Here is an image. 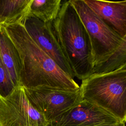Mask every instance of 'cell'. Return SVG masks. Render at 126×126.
I'll return each instance as SVG.
<instances>
[{
	"instance_id": "7c38bea8",
	"label": "cell",
	"mask_w": 126,
	"mask_h": 126,
	"mask_svg": "<svg viewBox=\"0 0 126 126\" xmlns=\"http://www.w3.org/2000/svg\"><path fill=\"white\" fill-rule=\"evenodd\" d=\"M61 0H32L30 14L44 23L53 22L58 17Z\"/></svg>"
},
{
	"instance_id": "5bb4252c",
	"label": "cell",
	"mask_w": 126,
	"mask_h": 126,
	"mask_svg": "<svg viewBox=\"0 0 126 126\" xmlns=\"http://www.w3.org/2000/svg\"><path fill=\"white\" fill-rule=\"evenodd\" d=\"M15 87L0 57V96L2 98L7 97L13 92Z\"/></svg>"
},
{
	"instance_id": "5b68a950",
	"label": "cell",
	"mask_w": 126,
	"mask_h": 126,
	"mask_svg": "<svg viewBox=\"0 0 126 126\" xmlns=\"http://www.w3.org/2000/svg\"><path fill=\"white\" fill-rule=\"evenodd\" d=\"M23 88L29 102L47 123L54 121L83 100L80 88L77 90L48 86Z\"/></svg>"
},
{
	"instance_id": "8fae6325",
	"label": "cell",
	"mask_w": 126,
	"mask_h": 126,
	"mask_svg": "<svg viewBox=\"0 0 126 126\" xmlns=\"http://www.w3.org/2000/svg\"><path fill=\"white\" fill-rule=\"evenodd\" d=\"M32 0H0V26L22 24Z\"/></svg>"
},
{
	"instance_id": "9c48e42d",
	"label": "cell",
	"mask_w": 126,
	"mask_h": 126,
	"mask_svg": "<svg viewBox=\"0 0 126 126\" xmlns=\"http://www.w3.org/2000/svg\"><path fill=\"white\" fill-rule=\"evenodd\" d=\"M83 1L116 32L122 37L126 36V0Z\"/></svg>"
},
{
	"instance_id": "7a4b0ae2",
	"label": "cell",
	"mask_w": 126,
	"mask_h": 126,
	"mask_svg": "<svg viewBox=\"0 0 126 126\" xmlns=\"http://www.w3.org/2000/svg\"><path fill=\"white\" fill-rule=\"evenodd\" d=\"M55 35L73 76L83 80L94 67L92 50L88 32L69 0H65L58 17L52 22Z\"/></svg>"
},
{
	"instance_id": "9a60e30c",
	"label": "cell",
	"mask_w": 126,
	"mask_h": 126,
	"mask_svg": "<svg viewBox=\"0 0 126 126\" xmlns=\"http://www.w3.org/2000/svg\"><path fill=\"white\" fill-rule=\"evenodd\" d=\"M95 126H126V125H125V122L121 121V122H118L114 123L101 124V125H96Z\"/></svg>"
},
{
	"instance_id": "6da1fadb",
	"label": "cell",
	"mask_w": 126,
	"mask_h": 126,
	"mask_svg": "<svg viewBox=\"0 0 126 126\" xmlns=\"http://www.w3.org/2000/svg\"><path fill=\"white\" fill-rule=\"evenodd\" d=\"M19 53L21 70L20 86H39L77 90L80 86L32 39L20 24L3 26Z\"/></svg>"
},
{
	"instance_id": "ba28073f",
	"label": "cell",
	"mask_w": 126,
	"mask_h": 126,
	"mask_svg": "<svg viewBox=\"0 0 126 126\" xmlns=\"http://www.w3.org/2000/svg\"><path fill=\"white\" fill-rule=\"evenodd\" d=\"M118 122L121 121L109 113L83 99L54 121L47 123L46 126H95Z\"/></svg>"
},
{
	"instance_id": "52a82bcc",
	"label": "cell",
	"mask_w": 126,
	"mask_h": 126,
	"mask_svg": "<svg viewBox=\"0 0 126 126\" xmlns=\"http://www.w3.org/2000/svg\"><path fill=\"white\" fill-rule=\"evenodd\" d=\"M33 41L71 78L74 79L69 66L55 35L52 22L44 23L28 15L22 24Z\"/></svg>"
},
{
	"instance_id": "277c9868",
	"label": "cell",
	"mask_w": 126,
	"mask_h": 126,
	"mask_svg": "<svg viewBox=\"0 0 126 126\" xmlns=\"http://www.w3.org/2000/svg\"><path fill=\"white\" fill-rule=\"evenodd\" d=\"M82 22L91 41L94 66L109 57L119 47L121 37L94 13L83 0H70Z\"/></svg>"
},
{
	"instance_id": "4fadbf2b",
	"label": "cell",
	"mask_w": 126,
	"mask_h": 126,
	"mask_svg": "<svg viewBox=\"0 0 126 126\" xmlns=\"http://www.w3.org/2000/svg\"><path fill=\"white\" fill-rule=\"evenodd\" d=\"M125 65H126V37L109 57L94 66L91 74L109 73Z\"/></svg>"
},
{
	"instance_id": "3957f363",
	"label": "cell",
	"mask_w": 126,
	"mask_h": 126,
	"mask_svg": "<svg viewBox=\"0 0 126 126\" xmlns=\"http://www.w3.org/2000/svg\"><path fill=\"white\" fill-rule=\"evenodd\" d=\"M80 89L82 99L126 122V65L109 73L90 75L82 80Z\"/></svg>"
},
{
	"instance_id": "8992f818",
	"label": "cell",
	"mask_w": 126,
	"mask_h": 126,
	"mask_svg": "<svg viewBox=\"0 0 126 126\" xmlns=\"http://www.w3.org/2000/svg\"><path fill=\"white\" fill-rule=\"evenodd\" d=\"M47 122L31 104L23 87H15L7 97L0 96V126H46Z\"/></svg>"
},
{
	"instance_id": "30bf717a",
	"label": "cell",
	"mask_w": 126,
	"mask_h": 126,
	"mask_svg": "<svg viewBox=\"0 0 126 126\" xmlns=\"http://www.w3.org/2000/svg\"><path fill=\"white\" fill-rule=\"evenodd\" d=\"M0 57L15 87L20 86V57L14 44L2 26L0 27Z\"/></svg>"
},
{
	"instance_id": "2e32d148",
	"label": "cell",
	"mask_w": 126,
	"mask_h": 126,
	"mask_svg": "<svg viewBox=\"0 0 126 126\" xmlns=\"http://www.w3.org/2000/svg\"></svg>"
}]
</instances>
